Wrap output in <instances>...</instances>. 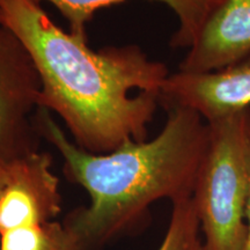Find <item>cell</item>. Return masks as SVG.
<instances>
[{
	"label": "cell",
	"mask_w": 250,
	"mask_h": 250,
	"mask_svg": "<svg viewBox=\"0 0 250 250\" xmlns=\"http://www.w3.org/2000/svg\"><path fill=\"white\" fill-rule=\"evenodd\" d=\"M0 250H87L64 223L52 220L0 234Z\"/></svg>",
	"instance_id": "obj_9"
},
{
	"label": "cell",
	"mask_w": 250,
	"mask_h": 250,
	"mask_svg": "<svg viewBox=\"0 0 250 250\" xmlns=\"http://www.w3.org/2000/svg\"><path fill=\"white\" fill-rule=\"evenodd\" d=\"M192 197L173 203L167 233L158 250H204Z\"/></svg>",
	"instance_id": "obj_10"
},
{
	"label": "cell",
	"mask_w": 250,
	"mask_h": 250,
	"mask_svg": "<svg viewBox=\"0 0 250 250\" xmlns=\"http://www.w3.org/2000/svg\"><path fill=\"white\" fill-rule=\"evenodd\" d=\"M0 23H1V22H0Z\"/></svg>",
	"instance_id": "obj_13"
},
{
	"label": "cell",
	"mask_w": 250,
	"mask_h": 250,
	"mask_svg": "<svg viewBox=\"0 0 250 250\" xmlns=\"http://www.w3.org/2000/svg\"><path fill=\"white\" fill-rule=\"evenodd\" d=\"M161 132L151 140L124 143L107 154L80 148L51 112L40 108L41 137L64 159L65 175L88 193L90 203L68 213L64 224L87 250L99 248L139 220L153 203L192 197L208 143V124L190 109L167 108Z\"/></svg>",
	"instance_id": "obj_2"
},
{
	"label": "cell",
	"mask_w": 250,
	"mask_h": 250,
	"mask_svg": "<svg viewBox=\"0 0 250 250\" xmlns=\"http://www.w3.org/2000/svg\"><path fill=\"white\" fill-rule=\"evenodd\" d=\"M42 83L21 40L0 23V164L39 151L35 123Z\"/></svg>",
	"instance_id": "obj_4"
},
{
	"label": "cell",
	"mask_w": 250,
	"mask_h": 250,
	"mask_svg": "<svg viewBox=\"0 0 250 250\" xmlns=\"http://www.w3.org/2000/svg\"><path fill=\"white\" fill-rule=\"evenodd\" d=\"M208 124L192 199L204 250H242L250 195V109Z\"/></svg>",
	"instance_id": "obj_3"
},
{
	"label": "cell",
	"mask_w": 250,
	"mask_h": 250,
	"mask_svg": "<svg viewBox=\"0 0 250 250\" xmlns=\"http://www.w3.org/2000/svg\"><path fill=\"white\" fill-rule=\"evenodd\" d=\"M49 1L58 9L70 24V33L86 37V26L96 11L120 4L125 0H37ZM167 5L179 19V29L170 44L175 48H190L215 0H154Z\"/></svg>",
	"instance_id": "obj_8"
},
{
	"label": "cell",
	"mask_w": 250,
	"mask_h": 250,
	"mask_svg": "<svg viewBox=\"0 0 250 250\" xmlns=\"http://www.w3.org/2000/svg\"><path fill=\"white\" fill-rule=\"evenodd\" d=\"M247 227H248V232H247L246 242L242 250H250V195H249L248 206H247Z\"/></svg>",
	"instance_id": "obj_11"
},
{
	"label": "cell",
	"mask_w": 250,
	"mask_h": 250,
	"mask_svg": "<svg viewBox=\"0 0 250 250\" xmlns=\"http://www.w3.org/2000/svg\"><path fill=\"white\" fill-rule=\"evenodd\" d=\"M160 104L182 107L206 123L223 120L250 108V54L208 72L169 74L162 85Z\"/></svg>",
	"instance_id": "obj_5"
},
{
	"label": "cell",
	"mask_w": 250,
	"mask_h": 250,
	"mask_svg": "<svg viewBox=\"0 0 250 250\" xmlns=\"http://www.w3.org/2000/svg\"><path fill=\"white\" fill-rule=\"evenodd\" d=\"M249 54L250 0H215L179 71H214Z\"/></svg>",
	"instance_id": "obj_7"
},
{
	"label": "cell",
	"mask_w": 250,
	"mask_h": 250,
	"mask_svg": "<svg viewBox=\"0 0 250 250\" xmlns=\"http://www.w3.org/2000/svg\"><path fill=\"white\" fill-rule=\"evenodd\" d=\"M0 22L35 62L40 108L58 115L80 148L107 154L129 140H147L169 76L164 62L136 44L95 51L86 37L58 27L37 0H0Z\"/></svg>",
	"instance_id": "obj_1"
},
{
	"label": "cell",
	"mask_w": 250,
	"mask_h": 250,
	"mask_svg": "<svg viewBox=\"0 0 250 250\" xmlns=\"http://www.w3.org/2000/svg\"><path fill=\"white\" fill-rule=\"evenodd\" d=\"M62 203L49 153L36 151L9 162L0 189V234L52 221Z\"/></svg>",
	"instance_id": "obj_6"
},
{
	"label": "cell",
	"mask_w": 250,
	"mask_h": 250,
	"mask_svg": "<svg viewBox=\"0 0 250 250\" xmlns=\"http://www.w3.org/2000/svg\"><path fill=\"white\" fill-rule=\"evenodd\" d=\"M6 179V165L0 164V189H1L2 184L5 182Z\"/></svg>",
	"instance_id": "obj_12"
}]
</instances>
